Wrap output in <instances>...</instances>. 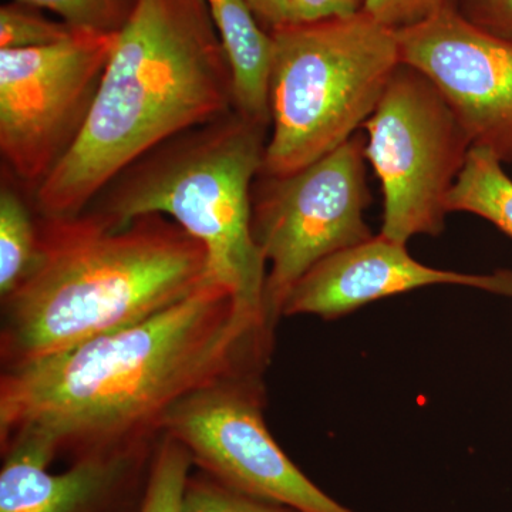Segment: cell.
Returning a JSON list of instances; mask_svg holds the SVG:
<instances>
[{
    "label": "cell",
    "mask_w": 512,
    "mask_h": 512,
    "mask_svg": "<svg viewBox=\"0 0 512 512\" xmlns=\"http://www.w3.org/2000/svg\"><path fill=\"white\" fill-rule=\"evenodd\" d=\"M464 0H367L365 12L387 28L419 25L446 10L460 8Z\"/></svg>",
    "instance_id": "ffe728a7"
},
{
    "label": "cell",
    "mask_w": 512,
    "mask_h": 512,
    "mask_svg": "<svg viewBox=\"0 0 512 512\" xmlns=\"http://www.w3.org/2000/svg\"><path fill=\"white\" fill-rule=\"evenodd\" d=\"M207 5L231 67L234 109L262 126L271 127V33L259 25L245 0H207Z\"/></svg>",
    "instance_id": "4fadbf2b"
},
{
    "label": "cell",
    "mask_w": 512,
    "mask_h": 512,
    "mask_svg": "<svg viewBox=\"0 0 512 512\" xmlns=\"http://www.w3.org/2000/svg\"><path fill=\"white\" fill-rule=\"evenodd\" d=\"M56 13L77 30L120 33L136 9L138 0H19Z\"/></svg>",
    "instance_id": "d6986e66"
},
{
    "label": "cell",
    "mask_w": 512,
    "mask_h": 512,
    "mask_svg": "<svg viewBox=\"0 0 512 512\" xmlns=\"http://www.w3.org/2000/svg\"><path fill=\"white\" fill-rule=\"evenodd\" d=\"M232 109L231 67L207 0H138L79 140L32 195L36 214L76 217L148 151Z\"/></svg>",
    "instance_id": "3957f363"
},
{
    "label": "cell",
    "mask_w": 512,
    "mask_h": 512,
    "mask_svg": "<svg viewBox=\"0 0 512 512\" xmlns=\"http://www.w3.org/2000/svg\"><path fill=\"white\" fill-rule=\"evenodd\" d=\"M366 3L367 0H289L286 22L305 23L348 18L363 12Z\"/></svg>",
    "instance_id": "7402d4cb"
},
{
    "label": "cell",
    "mask_w": 512,
    "mask_h": 512,
    "mask_svg": "<svg viewBox=\"0 0 512 512\" xmlns=\"http://www.w3.org/2000/svg\"><path fill=\"white\" fill-rule=\"evenodd\" d=\"M76 30L67 23L47 18L42 9L19 0L0 8V50L55 45L69 39Z\"/></svg>",
    "instance_id": "e0dca14e"
},
{
    "label": "cell",
    "mask_w": 512,
    "mask_h": 512,
    "mask_svg": "<svg viewBox=\"0 0 512 512\" xmlns=\"http://www.w3.org/2000/svg\"><path fill=\"white\" fill-rule=\"evenodd\" d=\"M37 228L35 265L0 298L2 370L144 322L210 279L207 249L165 215H143L119 229L86 214L37 215Z\"/></svg>",
    "instance_id": "7a4b0ae2"
},
{
    "label": "cell",
    "mask_w": 512,
    "mask_h": 512,
    "mask_svg": "<svg viewBox=\"0 0 512 512\" xmlns=\"http://www.w3.org/2000/svg\"><path fill=\"white\" fill-rule=\"evenodd\" d=\"M458 12L478 28L512 40V0H464Z\"/></svg>",
    "instance_id": "44dd1931"
},
{
    "label": "cell",
    "mask_w": 512,
    "mask_h": 512,
    "mask_svg": "<svg viewBox=\"0 0 512 512\" xmlns=\"http://www.w3.org/2000/svg\"><path fill=\"white\" fill-rule=\"evenodd\" d=\"M39 228L32 198L9 171L0 183V298L18 288L35 265Z\"/></svg>",
    "instance_id": "9a60e30c"
},
{
    "label": "cell",
    "mask_w": 512,
    "mask_h": 512,
    "mask_svg": "<svg viewBox=\"0 0 512 512\" xmlns=\"http://www.w3.org/2000/svg\"><path fill=\"white\" fill-rule=\"evenodd\" d=\"M183 512H301L234 490L198 470L185 484Z\"/></svg>",
    "instance_id": "ac0fdd59"
},
{
    "label": "cell",
    "mask_w": 512,
    "mask_h": 512,
    "mask_svg": "<svg viewBox=\"0 0 512 512\" xmlns=\"http://www.w3.org/2000/svg\"><path fill=\"white\" fill-rule=\"evenodd\" d=\"M269 127L232 109L164 141L124 168L80 214L110 229L161 214L198 239L208 275L242 315L264 323L268 264L252 235V185ZM275 333V330H272Z\"/></svg>",
    "instance_id": "277c9868"
},
{
    "label": "cell",
    "mask_w": 512,
    "mask_h": 512,
    "mask_svg": "<svg viewBox=\"0 0 512 512\" xmlns=\"http://www.w3.org/2000/svg\"><path fill=\"white\" fill-rule=\"evenodd\" d=\"M265 407L264 373L227 377L175 404L163 434L187 448L194 467L241 493L301 512H353L286 456L266 426Z\"/></svg>",
    "instance_id": "9c48e42d"
},
{
    "label": "cell",
    "mask_w": 512,
    "mask_h": 512,
    "mask_svg": "<svg viewBox=\"0 0 512 512\" xmlns=\"http://www.w3.org/2000/svg\"><path fill=\"white\" fill-rule=\"evenodd\" d=\"M192 458L187 448L163 434L158 440L143 501L136 512H183Z\"/></svg>",
    "instance_id": "2e32d148"
},
{
    "label": "cell",
    "mask_w": 512,
    "mask_h": 512,
    "mask_svg": "<svg viewBox=\"0 0 512 512\" xmlns=\"http://www.w3.org/2000/svg\"><path fill=\"white\" fill-rule=\"evenodd\" d=\"M366 136L288 175L259 174L252 185V235L268 264L264 308L269 328L284 318L289 293L309 271L375 237L365 221Z\"/></svg>",
    "instance_id": "8992f818"
},
{
    "label": "cell",
    "mask_w": 512,
    "mask_h": 512,
    "mask_svg": "<svg viewBox=\"0 0 512 512\" xmlns=\"http://www.w3.org/2000/svg\"><path fill=\"white\" fill-rule=\"evenodd\" d=\"M245 3L266 32L286 22L289 0H245Z\"/></svg>",
    "instance_id": "603a6c76"
},
{
    "label": "cell",
    "mask_w": 512,
    "mask_h": 512,
    "mask_svg": "<svg viewBox=\"0 0 512 512\" xmlns=\"http://www.w3.org/2000/svg\"><path fill=\"white\" fill-rule=\"evenodd\" d=\"M119 33L0 50V154L30 198L79 140Z\"/></svg>",
    "instance_id": "ba28073f"
},
{
    "label": "cell",
    "mask_w": 512,
    "mask_h": 512,
    "mask_svg": "<svg viewBox=\"0 0 512 512\" xmlns=\"http://www.w3.org/2000/svg\"><path fill=\"white\" fill-rule=\"evenodd\" d=\"M447 208L478 215L512 239V180L493 151L471 147L448 195Z\"/></svg>",
    "instance_id": "5bb4252c"
},
{
    "label": "cell",
    "mask_w": 512,
    "mask_h": 512,
    "mask_svg": "<svg viewBox=\"0 0 512 512\" xmlns=\"http://www.w3.org/2000/svg\"><path fill=\"white\" fill-rule=\"evenodd\" d=\"M396 35L402 63L437 87L473 147L512 163V40L478 28L457 9Z\"/></svg>",
    "instance_id": "30bf717a"
},
{
    "label": "cell",
    "mask_w": 512,
    "mask_h": 512,
    "mask_svg": "<svg viewBox=\"0 0 512 512\" xmlns=\"http://www.w3.org/2000/svg\"><path fill=\"white\" fill-rule=\"evenodd\" d=\"M156 447L74 461L63 473H50L49 466L25 451H6L0 512H136Z\"/></svg>",
    "instance_id": "7c38bea8"
},
{
    "label": "cell",
    "mask_w": 512,
    "mask_h": 512,
    "mask_svg": "<svg viewBox=\"0 0 512 512\" xmlns=\"http://www.w3.org/2000/svg\"><path fill=\"white\" fill-rule=\"evenodd\" d=\"M274 42L266 175H288L355 136L402 63L396 30L369 13L285 22Z\"/></svg>",
    "instance_id": "5b68a950"
},
{
    "label": "cell",
    "mask_w": 512,
    "mask_h": 512,
    "mask_svg": "<svg viewBox=\"0 0 512 512\" xmlns=\"http://www.w3.org/2000/svg\"><path fill=\"white\" fill-rule=\"evenodd\" d=\"M433 285H458L512 296V271L461 274L421 264L407 244L383 235L340 251L313 266L289 293L285 316L335 320L367 303Z\"/></svg>",
    "instance_id": "8fae6325"
},
{
    "label": "cell",
    "mask_w": 512,
    "mask_h": 512,
    "mask_svg": "<svg viewBox=\"0 0 512 512\" xmlns=\"http://www.w3.org/2000/svg\"><path fill=\"white\" fill-rule=\"evenodd\" d=\"M362 127L366 160L382 187L380 235L402 244L439 237L448 195L473 147L450 104L423 73L400 63Z\"/></svg>",
    "instance_id": "52a82bcc"
},
{
    "label": "cell",
    "mask_w": 512,
    "mask_h": 512,
    "mask_svg": "<svg viewBox=\"0 0 512 512\" xmlns=\"http://www.w3.org/2000/svg\"><path fill=\"white\" fill-rule=\"evenodd\" d=\"M274 335L207 279L144 322L2 370L0 453L16 448L50 466L156 446L165 416L185 396L265 373Z\"/></svg>",
    "instance_id": "6da1fadb"
}]
</instances>
